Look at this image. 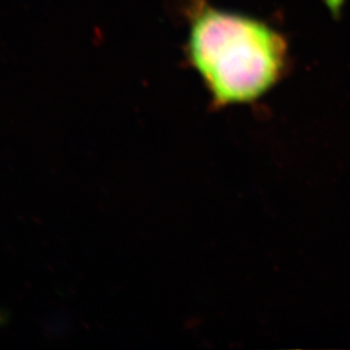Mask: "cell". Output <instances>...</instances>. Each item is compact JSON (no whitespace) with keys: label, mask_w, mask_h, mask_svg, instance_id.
I'll use <instances>...</instances> for the list:
<instances>
[{"label":"cell","mask_w":350,"mask_h":350,"mask_svg":"<svg viewBox=\"0 0 350 350\" xmlns=\"http://www.w3.org/2000/svg\"><path fill=\"white\" fill-rule=\"evenodd\" d=\"M183 6L186 62L208 90L213 109L256 103L284 79L289 46L280 31L208 0H184Z\"/></svg>","instance_id":"obj_1"}]
</instances>
